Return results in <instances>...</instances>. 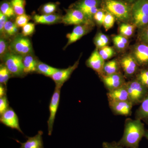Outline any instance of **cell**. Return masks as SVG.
<instances>
[{
    "label": "cell",
    "instance_id": "31",
    "mask_svg": "<svg viewBox=\"0 0 148 148\" xmlns=\"http://www.w3.org/2000/svg\"><path fill=\"white\" fill-rule=\"evenodd\" d=\"M11 40L9 38L5 36H1L0 38V57L1 59L9 51L10 43Z\"/></svg>",
    "mask_w": 148,
    "mask_h": 148
},
{
    "label": "cell",
    "instance_id": "32",
    "mask_svg": "<svg viewBox=\"0 0 148 148\" xmlns=\"http://www.w3.org/2000/svg\"><path fill=\"white\" fill-rule=\"evenodd\" d=\"M58 8V4L54 3H47L42 6L41 12L42 14H54Z\"/></svg>",
    "mask_w": 148,
    "mask_h": 148
},
{
    "label": "cell",
    "instance_id": "33",
    "mask_svg": "<svg viewBox=\"0 0 148 148\" xmlns=\"http://www.w3.org/2000/svg\"><path fill=\"white\" fill-rule=\"evenodd\" d=\"M99 53L104 60H106L112 58L114 53V51L112 48L106 46L100 49Z\"/></svg>",
    "mask_w": 148,
    "mask_h": 148
},
{
    "label": "cell",
    "instance_id": "44",
    "mask_svg": "<svg viewBox=\"0 0 148 148\" xmlns=\"http://www.w3.org/2000/svg\"><path fill=\"white\" fill-rule=\"evenodd\" d=\"M97 36L100 38L103 41L104 44L107 46L109 43V38L107 37V36L101 33H99L98 34Z\"/></svg>",
    "mask_w": 148,
    "mask_h": 148
},
{
    "label": "cell",
    "instance_id": "8",
    "mask_svg": "<svg viewBox=\"0 0 148 148\" xmlns=\"http://www.w3.org/2000/svg\"><path fill=\"white\" fill-rule=\"evenodd\" d=\"M61 88L56 86L49 104V116L47 121L48 131L49 136L52 134L56 115L59 106Z\"/></svg>",
    "mask_w": 148,
    "mask_h": 148
},
{
    "label": "cell",
    "instance_id": "26",
    "mask_svg": "<svg viewBox=\"0 0 148 148\" xmlns=\"http://www.w3.org/2000/svg\"><path fill=\"white\" fill-rule=\"evenodd\" d=\"M18 28L15 22L11 21H8L6 23L4 28L5 36L14 37L18 34Z\"/></svg>",
    "mask_w": 148,
    "mask_h": 148
},
{
    "label": "cell",
    "instance_id": "9",
    "mask_svg": "<svg viewBox=\"0 0 148 148\" xmlns=\"http://www.w3.org/2000/svg\"><path fill=\"white\" fill-rule=\"evenodd\" d=\"M80 58L72 66L66 69H59L51 78L55 82L56 86L62 87L63 85L70 78L74 71L77 68Z\"/></svg>",
    "mask_w": 148,
    "mask_h": 148
},
{
    "label": "cell",
    "instance_id": "13",
    "mask_svg": "<svg viewBox=\"0 0 148 148\" xmlns=\"http://www.w3.org/2000/svg\"><path fill=\"white\" fill-rule=\"evenodd\" d=\"M105 64V60L99 54L97 48L92 52L86 62L87 67L96 72L101 77L104 76L103 67Z\"/></svg>",
    "mask_w": 148,
    "mask_h": 148
},
{
    "label": "cell",
    "instance_id": "46",
    "mask_svg": "<svg viewBox=\"0 0 148 148\" xmlns=\"http://www.w3.org/2000/svg\"><path fill=\"white\" fill-rule=\"evenodd\" d=\"M123 1H125L129 3H134L135 2L137 1L138 0H123Z\"/></svg>",
    "mask_w": 148,
    "mask_h": 148
},
{
    "label": "cell",
    "instance_id": "22",
    "mask_svg": "<svg viewBox=\"0 0 148 148\" xmlns=\"http://www.w3.org/2000/svg\"><path fill=\"white\" fill-rule=\"evenodd\" d=\"M135 119L147 123L148 122V94L135 113Z\"/></svg>",
    "mask_w": 148,
    "mask_h": 148
},
{
    "label": "cell",
    "instance_id": "5",
    "mask_svg": "<svg viewBox=\"0 0 148 148\" xmlns=\"http://www.w3.org/2000/svg\"><path fill=\"white\" fill-rule=\"evenodd\" d=\"M10 52L21 56L32 54L33 48L31 40L27 37L18 34L10 41Z\"/></svg>",
    "mask_w": 148,
    "mask_h": 148
},
{
    "label": "cell",
    "instance_id": "40",
    "mask_svg": "<svg viewBox=\"0 0 148 148\" xmlns=\"http://www.w3.org/2000/svg\"><path fill=\"white\" fill-rule=\"evenodd\" d=\"M8 18L0 12V34L1 36H5L4 32L5 26Z\"/></svg>",
    "mask_w": 148,
    "mask_h": 148
},
{
    "label": "cell",
    "instance_id": "7",
    "mask_svg": "<svg viewBox=\"0 0 148 148\" xmlns=\"http://www.w3.org/2000/svg\"><path fill=\"white\" fill-rule=\"evenodd\" d=\"M66 13L62 16V22L66 25L93 24L92 20L88 19L81 11L71 8L66 10Z\"/></svg>",
    "mask_w": 148,
    "mask_h": 148
},
{
    "label": "cell",
    "instance_id": "17",
    "mask_svg": "<svg viewBox=\"0 0 148 148\" xmlns=\"http://www.w3.org/2000/svg\"><path fill=\"white\" fill-rule=\"evenodd\" d=\"M62 16L57 14H34L32 19L36 24H53L62 22Z\"/></svg>",
    "mask_w": 148,
    "mask_h": 148
},
{
    "label": "cell",
    "instance_id": "36",
    "mask_svg": "<svg viewBox=\"0 0 148 148\" xmlns=\"http://www.w3.org/2000/svg\"><path fill=\"white\" fill-rule=\"evenodd\" d=\"M136 79L148 88V69H144L140 71L137 75Z\"/></svg>",
    "mask_w": 148,
    "mask_h": 148
},
{
    "label": "cell",
    "instance_id": "45",
    "mask_svg": "<svg viewBox=\"0 0 148 148\" xmlns=\"http://www.w3.org/2000/svg\"><path fill=\"white\" fill-rule=\"evenodd\" d=\"M6 86L2 84H0V98L6 95Z\"/></svg>",
    "mask_w": 148,
    "mask_h": 148
},
{
    "label": "cell",
    "instance_id": "3",
    "mask_svg": "<svg viewBox=\"0 0 148 148\" xmlns=\"http://www.w3.org/2000/svg\"><path fill=\"white\" fill-rule=\"evenodd\" d=\"M131 15L135 27L143 28L148 25V0H138L134 3Z\"/></svg>",
    "mask_w": 148,
    "mask_h": 148
},
{
    "label": "cell",
    "instance_id": "6",
    "mask_svg": "<svg viewBox=\"0 0 148 148\" xmlns=\"http://www.w3.org/2000/svg\"><path fill=\"white\" fill-rule=\"evenodd\" d=\"M129 101L133 106L141 104L148 94V88L137 79L126 83Z\"/></svg>",
    "mask_w": 148,
    "mask_h": 148
},
{
    "label": "cell",
    "instance_id": "23",
    "mask_svg": "<svg viewBox=\"0 0 148 148\" xmlns=\"http://www.w3.org/2000/svg\"><path fill=\"white\" fill-rule=\"evenodd\" d=\"M58 69L53 68L47 64L39 61L37 66L36 71L37 73L42 74L45 76L51 77L53 74L58 70Z\"/></svg>",
    "mask_w": 148,
    "mask_h": 148
},
{
    "label": "cell",
    "instance_id": "38",
    "mask_svg": "<svg viewBox=\"0 0 148 148\" xmlns=\"http://www.w3.org/2000/svg\"><path fill=\"white\" fill-rule=\"evenodd\" d=\"M9 108V103L7 95L0 98V115L2 114Z\"/></svg>",
    "mask_w": 148,
    "mask_h": 148
},
{
    "label": "cell",
    "instance_id": "21",
    "mask_svg": "<svg viewBox=\"0 0 148 148\" xmlns=\"http://www.w3.org/2000/svg\"><path fill=\"white\" fill-rule=\"evenodd\" d=\"M100 3V0H80L72 6L71 8L79 10L85 14L92 8L99 7Z\"/></svg>",
    "mask_w": 148,
    "mask_h": 148
},
{
    "label": "cell",
    "instance_id": "42",
    "mask_svg": "<svg viewBox=\"0 0 148 148\" xmlns=\"http://www.w3.org/2000/svg\"><path fill=\"white\" fill-rule=\"evenodd\" d=\"M94 43L97 47V49H101L102 48L106 46V45L103 42L98 36H96L94 38Z\"/></svg>",
    "mask_w": 148,
    "mask_h": 148
},
{
    "label": "cell",
    "instance_id": "28",
    "mask_svg": "<svg viewBox=\"0 0 148 148\" xmlns=\"http://www.w3.org/2000/svg\"><path fill=\"white\" fill-rule=\"evenodd\" d=\"M11 74L3 63L0 65V84L6 86L9 79L12 77Z\"/></svg>",
    "mask_w": 148,
    "mask_h": 148
},
{
    "label": "cell",
    "instance_id": "18",
    "mask_svg": "<svg viewBox=\"0 0 148 148\" xmlns=\"http://www.w3.org/2000/svg\"><path fill=\"white\" fill-rule=\"evenodd\" d=\"M107 97L109 102L129 101L126 83L116 89L109 90L107 93Z\"/></svg>",
    "mask_w": 148,
    "mask_h": 148
},
{
    "label": "cell",
    "instance_id": "12",
    "mask_svg": "<svg viewBox=\"0 0 148 148\" xmlns=\"http://www.w3.org/2000/svg\"><path fill=\"white\" fill-rule=\"evenodd\" d=\"M93 26V24H84L75 26L71 33L68 34L66 36L68 40L64 49L89 33Z\"/></svg>",
    "mask_w": 148,
    "mask_h": 148
},
{
    "label": "cell",
    "instance_id": "1",
    "mask_svg": "<svg viewBox=\"0 0 148 148\" xmlns=\"http://www.w3.org/2000/svg\"><path fill=\"white\" fill-rule=\"evenodd\" d=\"M145 130L141 120L127 119L125 122L123 135L117 143L126 148H139V144L144 137Z\"/></svg>",
    "mask_w": 148,
    "mask_h": 148
},
{
    "label": "cell",
    "instance_id": "15",
    "mask_svg": "<svg viewBox=\"0 0 148 148\" xmlns=\"http://www.w3.org/2000/svg\"><path fill=\"white\" fill-rule=\"evenodd\" d=\"M101 78L109 91L118 88L126 83L124 77L119 73L109 75H104Z\"/></svg>",
    "mask_w": 148,
    "mask_h": 148
},
{
    "label": "cell",
    "instance_id": "27",
    "mask_svg": "<svg viewBox=\"0 0 148 148\" xmlns=\"http://www.w3.org/2000/svg\"><path fill=\"white\" fill-rule=\"evenodd\" d=\"M10 2L16 15L18 16L25 13V0H11Z\"/></svg>",
    "mask_w": 148,
    "mask_h": 148
},
{
    "label": "cell",
    "instance_id": "25",
    "mask_svg": "<svg viewBox=\"0 0 148 148\" xmlns=\"http://www.w3.org/2000/svg\"><path fill=\"white\" fill-rule=\"evenodd\" d=\"M0 12L8 18H13L16 15L10 2L7 1L1 3Z\"/></svg>",
    "mask_w": 148,
    "mask_h": 148
},
{
    "label": "cell",
    "instance_id": "47",
    "mask_svg": "<svg viewBox=\"0 0 148 148\" xmlns=\"http://www.w3.org/2000/svg\"><path fill=\"white\" fill-rule=\"evenodd\" d=\"M144 137H145L148 140V130H146L145 132V135Z\"/></svg>",
    "mask_w": 148,
    "mask_h": 148
},
{
    "label": "cell",
    "instance_id": "4",
    "mask_svg": "<svg viewBox=\"0 0 148 148\" xmlns=\"http://www.w3.org/2000/svg\"><path fill=\"white\" fill-rule=\"evenodd\" d=\"M1 60L8 69L12 77H22L25 76L23 56L9 51L1 58Z\"/></svg>",
    "mask_w": 148,
    "mask_h": 148
},
{
    "label": "cell",
    "instance_id": "41",
    "mask_svg": "<svg viewBox=\"0 0 148 148\" xmlns=\"http://www.w3.org/2000/svg\"><path fill=\"white\" fill-rule=\"evenodd\" d=\"M103 148H124L115 142H113L112 143L104 142L102 145Z\"/></svg>",
    "mask_w": 148,
    "mask_h": 148
},
{
    "label": "cell",
    "instance_id": "34",
    "mask_svg": "<svg viewBox=\"0 0 148 148\" xmlns=\"http://www.w3.org/2000/svg\"><path fill=\"white\" fill-rule=\"evenodd\" d=\"M115 18L111 14L107 12L103 23V26L106 31H108L113 26Z\"/></svg>",
    "mask_w": 148,
    "mask_h": 148
},
{
    "label": "cell",
    "instance_id": "11",
    "mask_svg": "<svg viewBox=\"0 0 148 148\" xmlns=\"http://www.w3.org/2000/svg\"><path fill=\"white\" fill-rule=\"evenodd\" d=\"M109 106L115 115L127 116L131 115L133 104L130 101H110Z\"/></svg>",
    "mask_w": 148,
    "mask_h": 148
},
{
    "label": "cell",
    "instance_id": "39",
    "mask_svg": "<svg viewBox=\"0 0 148 148\" xmlns=\"http://www.w3.org/2000/svg\"><path fill=\"white\" fill-rule=\"evenodd\" d=\"M106 13L104 10L99 9L93 16V18L99 25H103Z\"/></svg>",
    "mask_w": 148,
    "mask_h": 148
},
{
    "label": "cell",
    "instance_id": "29",
    "mask_svg": "<svg viewBox=\"0 0 148 148\" xmlns=\"http://www.w3.org/2000/svg\"><path fill=\"white\" fill-rule=\"evenodd\" d=\"M112 40L116 47L120 50L125 49L128 43L127 38L121 35L114 36Z\"/></svg>",
    "mask_w": 148,
    "mask_h": 148
},
{
    "label": "cell",
    "instance_id": "24",
    "mask_svg": "<svg viewBox=\"0 0 148 148\" xmlns=\"http://www.w3.org/2000/svg\"><path fill=\"white\" fill-rule=\"evenodd\" d=\"M119 65L116 60H112L105 63L103 67L104 75H109L118 73Z\"/></svg>",
    "mask_w": 148,
    "mask_h": 148
},
{
    "label": "cell",
    "instance_id": "2",
    "mask_svg": "<svg viewBox=\"0 0 148 148\" xmlns=\"http://www.w3.org/2000/svg\"><path fill=\"white\" fill-rule=\"evenodd\" d=\"M103 6L107 12L120 21H127L132 18V6L120 0H104Z\"/></svg>",
    "mask_w": 148,
    "mask_h": 148
},
{
    "label": "cell",
    "instance_id": "35",
    "mask_svg": "<svg viewBox=\"0 0 148 148\" xmlns=\"http://www.w3.org/2000/svg\"><path fill=\"white\" fill-rule=\"evenodd\" d=\"M31 16L24 14L22 15L17 16L15 19V23L18 27H23L28 24L31 19Z\"/></svg>",
    "mask_w": 148,
    "mask_h": 148
},
{
    "label": "cell",
    "instance_id": "19",
    "mask_svg": "<svg viewBox=\"0 0 148 148\" xmlns=\"http://www.w3.org/2000/svg\"><path fill=\"white\" fill-rule=\"evenodd\" d=\"M42 135L43 132L40 130L34 137H27V140L25 143H21L18 140H15L21 145L20 148H44Z\"/></svg>",
    "mask_w": 148,
    "mask_h": 148
},
{
    "label": "cell",
    "instance_id": "30",
    "mask_svg": "<svg viewBox=\"0 0 148 148\" xmlns=\"http://www.w3.org/2000/svg\"><path fill=\"white\" fill-rule=\"evenodd\" d=\"M135 26L126 23H123L120 25L119 31L120 35L127 38L132 36L135 30Z\"/></svg>",
    "mask_w": 148,
    "mask_h": 148
},
{
    "label": "cell",
    "instance_id": "16",
    "mask_svg": "<svg viewBox=\"0 0 148 148\" xmlns=\"http://www.w3.org/2000/svg\"><path fill=\"white\" fill-rule=\"evenodd\" d=\"M120 65L125 75L131 77L135 75L138 69V63L132 55H127L122 58Z\"/></svg>",
    "mask_w": 148,
    "mask_h": 148
},
{
    "label": "cell",
    "instance_id": "43",
    "mask_svg": "<svg viewBox=\"0 0 148 148\" xmlns=\"http://www.w3.org/2000/svg\"><path fill=\"white\" fill-rule=\"evenodd\" d=\"M140 37L143 41L148 44V27L142 32Z\"/></svg>",
    "mask_w": 148,
    "mask_h": 148
},
{
    "label": "cell",
    "instance_id": "20",
    "mask_svg": "<svg viewBox=\"0 0 148 148\" xmlns=\"http://www.w3.org/2000/svg\"><path fill=\"white\" fill-rule=\"evenodd\" d=\"M23 65L25 75L36 73L37 66L39 61L32 54L23 56Z\"/></svg>",
    "mask_w": 148,
    "mask_h": 148
},
{
    "label": "cell",
    "instance_id": "10",
    "mask_svg": "<svg viewBox=\"0 0 148 148\" xmlns=\"http://www.w3.org/2000/svg\"><path fill=\"white\" fill-rule=\"evenodd\" d=\"M0 121L7 127L16 129L18 132L24 134L19 126L18 118L16 112L10 107L2 114L0 115Z\"/></svg>",
    "mask_w": 148,
    "mask_h": 148
},
{
    "label": "cell",
    "instance_id": "14",
    "mask_svg": "<svg viewBox=\"0 0 148 148\" xmlns=\"http://www.w3.org/2000/svg\"><path fill=\"white\" fill-rule=\"evenodd\" d=\"M139 66L148 65V44L141 43L134 47L132 54Z\"/></svg>",
    "mask_w": 148,
    "mask_h": 148
},
{
    "label": "cell",
    "instance_id": "37",
    "mask_svg": "<svg viewBox=\"0 0 148 148\" xmlns=\"http://www.w3.org/2000/svg\"><path fill=\"white\" fill-rule=\"evenodd\" d=\"M22 28L21 34L24 36L27 37L34 34L35 31V24L32 22H29Z\"/></svg>",
    "mask_w": 148,
    "mask_h": 148
}]
</instances>
